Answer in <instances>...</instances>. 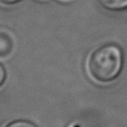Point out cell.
<instances>
[{"label":"cell","instance_id":"6","mask_svg":"<svg viewBox=\"0 0 127 127\" xmlns=\"http://www.w3.org/2000/svg\"><path fill=\"white\" fill-rule=\"evenodd\" d=\"M17 1H19V0H0V2L3 4H11V3H15Z\"/></svg>","mask_w":127,"mask_h":127},{"label":"cell","instance_id":"1","mask_svg":"<svg viewBox=\"0 0 127 127\" xmlns=\"http://www.w3.org/2000/svg\"><path fill=\"white\" fill-rule=\"evenodd\" d=\"M123 67L122 50L114 44L103 45L94 50L87 61V71L92 79L108 83L118 77Z\"/></svg>","mask_w":127,"mask_h":127},{"label":"cell","instance_id":"4","mask_svg":"<svg viewBox=\"0 0 127 127\" xmlns=\"http://www.w3.org/2000/svg\"><path fill=\"white\" fill-rule=\"evenodd\" d=\"M5 127H37V126L34 125L33 123L29 122V121H25V120H17V121H13V122L7 124Z\"/></svg>","mask_w":127,"mask_h":127},{"label":"cell","instance_id":"3","mask_svg":"<svg viewBox=\"0 0 127 127\" xmlns=\"http://www.w3.org/2000/svg\"><path fill=\"white\" fill-rule=\"evenodd\" d=\"M13 49V41L6 33H0V57L8 56Z\"/></svg>","mask_w":127,"mask_h":127},{"label":"cell","instance_id":"5","mask_svg":"<svg viewBox=\"0 0 127 127\" xmlns=\"http://www.w3.org/2000/svg\"><path fill=\"white\" fill-rule=\"evenodd\" d=\"M5 77H6L5 69H4V67H3V66L0 64V86H1V85H2V83L4 82Z\"/></svg>","mask_w":127,"mask_h":127},{"label":"cell","instance_id":"2","mask_svg":"<svg viewBox=\"0 0 127 127\" xmlns=\"http://www.w3.org/2000/svg\"><path fill=\"white\" fill-rule=\"evenodd\" d=\"M105 9L110 11H123L127 9V0H97Z\"/></svg>","mask_w":127,"mask_h":127}]
</instances>
